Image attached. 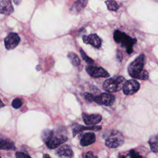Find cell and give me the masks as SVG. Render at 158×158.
Instances as JSON below:
<instances>
[{"mask_svg": "<svg viewBox=\"0 0 158 158\" xmlns=\"http://www.w3.org/2000/svg\"><path fill=\"white\" fill-rule=\"evenodd\" d=\"M113 37L117 43L120 44L122 47H124L126 49L128 54H131L133 52V46L136 43V38H133L125 33L118 30L114 31Z\"/></svg>", "mask_w": 158, "mask_h": 158, "instance_id": "cell-3", "label": "cell"}, {"mask_svg": "<svg viewBox=\"0 0 158 158\" xmlns=\"http://www.w3.org/2000/svg\"><path fill=\"white\" fill-rule=\"evenodd\" d=\"M119 158H125V156H120Z\"/></svg>", "mask_w": 158, "mask_h": 158, "instance_id": "cell-29", "label": "cell"}, {"mask_svg": "<svg viewBox=\"0 0 158 158\" xmlns=\"http://www.w3.org/2000/svg\"><path fill=\"white\" fill-rule=\"evenodd\" d=\"M57 154L60 157L64 158H70L73 156V152L71 148L69 145L62 146L57 151Z\"/></svg>", "mask_w": 158, "mask_h": 158, "instance_id": "cell-15", "label": "cell"}, {"mask_svg": "<svg viewBox=\"0 0 158 158\" xmlns=\"http://www.w3.org/2000/svg\"><path fill=\"white\" fill-rule=\"evenodd\" d=\"M0 149L4 150H15V146L12 141L7 138H1Z\"/></svg>", "mask_w": 158, "mask_h": 158, "instance_id": "cell-16", "label": "cell"}, {"mask_svg": "<svg viewBox=\"0 0 158 158\" xmlns=\"http://www.w3.org/2000/svg\"><path fill=\"white\" fill-rule=\"evenodd\" d=\"M87 4V0H78L72 6L70 10L74 14H78L81 12Z\"/></svg>", "mask_w": 158, "mask_h": 158, "instance_id": "cell-17", "label": "cell"}, {"mask_svg": "<svg viewBox=\"0 0 158 158\" xmlns=\"http://www.w3.org/2000/svg\"><path fill=\"white\" fill-rule=\"evenodd\" d=\"M96 141V136L94 133L88 132L84 133L80 139V145L81 146H87L94 143Z\"/></svg>", "mask_w": 158, "mask_h": 158, "instance_id": "cell-13", "label": "cell"}, {"mask_svg": "<svg viewBox=\"0 0 158 158\" xmlns=\"http://www.w3.org/2000/svg\"><path fill=\"white\" fill-rule=\"evenodd\" d=\"M72 133L73 136H75L78 133L80 132L85 130H94V131H99L101 130V126H88L85 127L81 125H79L78 123H74L72 125Z\"/></svg>", "mask_w": 158, "mask_h": 158, "instance_id": "cell-12", "label": "cell"}, {"mask_svg": "<svg viewBox=\"0 0 158 158\" xmlns=\"http://www.w3.org/2000/svg\"><path fill=\"white\" fill-rule=\"evenodd\" d=\"M43 158H51L48 154H44L43 155Z\"/></svg>", "mask_w": 158, "mask_h": 158, "instance_id": "cell-27", "label": "cell"}, {"mask_svg": "<svg viewBox=\"0 0 158 158\" xmlns=\"http://www.w3.org/2000/svg\"><path fill=\"white\" fill-rule=\"evenodd\" d=\"M22 102L19 98H16L12 101V106L15 109H18V108L22 106Z\"/></svg>", "mask_w": 158, "mask_h": 158, "instance_id": "cell-22", "label": "cell"}, {"mask_svg": "<svg viewBox=\"0 0 158 158\" xmlns=\"http://www.w3.org/2000/svg\"><path fill=\"white\" fill-rule=\"evenodd\" d=\"M82 38L85 43L91 44L96 48H99L101 46V40L96 34H91L88 36L84 35Z\"/></svg>", "mask_w": 158, "mask_h": 158, "instance_id": "cell-11", "label": "cell"}, {"mask_svg": "<svg viewBox=\"0 0 158 158\" xmlns=\"http://www.w3.org/2000/svg\"><path fill=\"white\" fill-rule=\"evenodd\" d=\"M124 142L122 135L117 131H112L106 139L105 144L107 148H115L121 146Z\"/></svg>", "mask_w": 158, "mask_h": 158, "instance_id": "cell-5", "label": "cell"}, {"mask_svg": "<svg viewBox=\"0 0 158 158\" xmlns=\"http://www.w3.org/2000/svg\"><path fill=\"white\" fill-rule=\"evenodd\" d=\"M15 156L16 158H31L30 156L22 152H16Z\"/></svg>", "mask_w": 158, "mask_h": 158, "instance_id": "cell-24", "label": "cell"}, {"mask_svg": "<svg viewBox=\"0 0 158 158\" xmlns=\"http://www.w3.org/2000/svg\"><path fill=\"white\" fill-rule=\"evenodd\" d=\"M82 119L86 125H94L101 121L102 117L99 114H88L83 113Z\"/></svg>", "mask_w": 158, "mask_h": 158, "instance_id": "cell-10", "label": "cell"}, {"mask_svg": "<svg viewBox=\"0 0 158 158\" xmlns=\"http://www.w3.org/2000/svg\"><path fill=\"white\" fill-rule=\"evenodd\" d=\"M149 144L150 149L153 152H158V134L150 137L149 139Z\"/></svg>", "mask_w": 158, "mask_h": 158, "instance_id": "cell-18", "label": "cell"}, {"mask_svg": "<svg viewBox=\"0 0 158 158\" xmlns=\"http://www.w3.org/2000/svg\"><path fill=\"white\" fill-rule=\"evenodd\" d=\"M145 63V56L143 54L138 56L128 67V72L133 78L146 80L149 78L148 72L143 69Z\"/></svg>", "mask_w": 158, "mask_h": 158, "instance_id": "cell-1", "label": "cell"}, {"mask_svg": "<svg viewBox=\"0 0 158 158\" xmlns=\"http://www.w3.org/2000/svg\"><path fill=\"white\" fill-rule=\"evenodd\" d=\"M80 54H81V56L82 59H83L87 64H93L94 63V60H93L91 58L89 57L86 54V53H85L81 49L80 50Z\"/></svg>", "mask_w": 158, "mask_h": 158, "instance_id": "cell-21", "label": "cell"}, {"mask_svg": "<svg viewBox=\"0 0 158 158\" xmlns=\"http://www.w3.org/2000/svg\"><path fill=\"white\" fill-rule=\"evenodd\" d=\"M140 85L135 80H129L126 81L123 86V92L126 95H131L135 93L139 89Z\"/></svg>", "mask_w": 158, "mask_h": 158, "instance_id": "cell-8", "label": "cell"}, {"mask_svg": "<svg viewBox=\"0 0 158 158\" xmlns=\"http://www.w3.org/2000/svg\"><path fill=\"white\" fill-rule=\"evenodd\" d=\"M107 7L109 10H113V11H116L118 9L119 6L118 4L114 0H107L105 2Z\"/></svg>", "mask_w": 158, "mask_h": 158, "instance_id": "cell-20", "label": "cell"}, {"mask_svg": "<svg viewBox=\"0 0 158 158\" xmlns=\"http://www.w3.org/2000/svg\"><path fill=\"white\" fill-rule=\"evenodd\" d=\"M14 2H15L16 4H19L20 3V0H14Z\"/></svg>", "mask_w": 158, "mask_h": 158, "instance_id": "cell-28", "label": "cell"}, {"mask_svg": "<svg viewBox=\"0 0 158 158\" xmlns=\"http://www.w3.org/2000/svg\"><path fill=\"white\" fill-rule=\"evenodd\" d=\"M129 156L131 158H144L138 152L132 149L129 152Z\"/></svg>", "mask_w": 158, "mask_h": 158, "instance_id": "cell-23", "label": "cell"}, {"mask_svg": "<svg viewBox=\"0 0 158 158\" xmlns=\"http://www.w3.org/2000/svg\"><path fill=\"white\" fill-rule=\"evenodd\" d=\"M83 158H98V157L94 155L93 152L88 151L85 155H83Z\"/></svg>", "mask_w": 158, "mask_h": 158, "instance_id": "cell-26", "label": "cell"}, {"mask_svg": "<svg viewBox=\"0 0 158 158\" xmlns=\"http://www.w3.org/2000/svg\"><path fill=\"white\" fill-rule=\"evenodd\" d=\"M14 12V8L10 0H1V13L6 15H9Z\"/></svg>", "mask_w": 158, "mask_h": 158, "instance_id": "cell-14", "label": "cell"}, {"mask_svg": "<svg viewBox=\"0 0 158 158\" xmlns=\"http://www.w3.org/2000/svg\"><path fill=\"white\" fill-rule=\"evenodd\" d=\"M115 96L111 94L107 93H101V94L96 96L94 98V101L98 104L104 105L107 106H112L115 101Z\"/></svg>", "mask_w": 158, "mask_h": 158, "instance_id": "cell-7", "label": "cell"}, {"mask_svg": "<svg viewBox=\"0 0 158 158\" xmlns=\"http://www.w3.org/2000/svg\"><path fill=\"white\" fill-rule=\"evenodd\" d=\"M126 82L125 78L122 76H115L105 80L102 86L103 88L109 93L117 92L123 88Z\"/></svg>", "mask_w": 158, "mask_h": 158, "instance_id": "cell-4", "label": "cell"}, {"mask_svg": "<svg viewBox=\"0 0 158 158\" xmlns=\"http://www.w3.org/2000/svg\"><path fill=\"white\" fill-rule=\"evenodd\" d=\"M86 71L92 77L94 78H106L110 76L109 73L103 68L93 65H88Z\"/></svg>", "mask_w": 158, "mask_h": 158, "instance_id": "cell-6", "label": "cell"}, {"mask_svg": "<svg viewBox=\"0 0 158 158\" xmlns=\"http://www.w3.org/2000/svg\"><path fill=\"white\" fill-rule=\"evenodd\" d=\"M67 57L69 58V59L70 60L71 64L75 66V67H77L80 65V60L78 57V56L73 53V52H69Z\"/></svg>", "mask_w": 158, "mask_h": 158, "instance_id": "cell-19", "label": "cell"}, {"mask_svg": "<svg viewBox=\"0 0 158 158\" xmlns=\"http://www.w3.org/2000/svg\"><path fill=\"white\" fill-rule=\"evenodd\" d=\"M41 138L47 146L52 149L57 148L68 139L65 135L59 133V131L55 132L54 130L48 129L43 131Z\"/></svg>", "mask_w": 158, "mask_h": 158, "instance_id": "cell-2", "label": "cell"}, {"mask_svg": "<svg viewBox=\"0 0 158 158\" xmlns=\"http://www.w3.org/2000/svg\"><path fill=\"white\" fill-rule=\"evenodd\" d=\"M84 98L87 101H89V102H92L93 101H94V98L93 95L89 93H84Z\"/></svg>", "mask_w": 158, "mask_h": 158, "instance_id": "cell-25", "label": "cell"}, {"mask_svg": "<svg viewBox=\"0 0 158 158\" xmlns=\"http://www.w3.org/2000/svg\"><path fill=\"white\" fill-rule=\"evenodd\" d=\"M20 37L16 33L11 32L4 39L5 47L7 50L14 49L20 42Z\"/></svg>", "mask_w": 158, "mask_h": 158, "instance_id": "cell-9", "label": "cell"}]
</instances>
